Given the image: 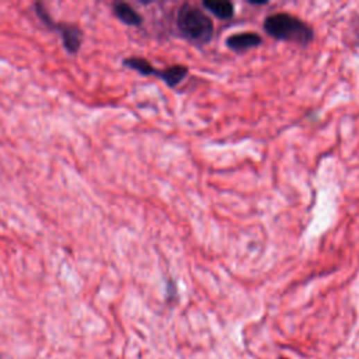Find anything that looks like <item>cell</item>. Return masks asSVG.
Listing matches in <instances>:
<instances>
[{
	"instance_id": "cell-2",
	"label": "cell",
	"mask_w": 359,
	"mask_h": 359,
	"mask_svg": "<svg viewBox=\"0 0 359 359\" xmlns=\"http://www.w3.org/2000/svg\"><path fill=\"white\" fill-rule=\"evenodd\" d=\"M177 28L186 40L197 45L211 42L215 31L211 17L190 3H184L178 9Z\"/></svg>"
},
{
	"instance_id": "cell-6",
	"label": "cell",
	"mask_w": 359,
	"mask_h": 359,
	"mask_svg": "<svg viewBox=\"0 0 359 359\" xmlns=\"http://www.w3.org/2000/svg\"><path fill=\"white\" fill-rule=\"evenodd\" d=\"M187 75H189V68L184 65H173L163 71L156 69L155 72V76L161 79L171 89L177 87L180 83H182Z\"/></svg>"
},
{
	"instance_id": "cell-8",
	"label": "cell",
	"mask_w": 359,
	"mask_h": 359,
	"mask_svg": "<svg viewBox=\"0 0 359 359\" xmlns=\"http://www.w3.org/2000/svg\"><path fill=\"white\" fill-rule=\"evenodd\" d=\"M123 65L125 68H130L135 72H138L142 76H155L156 68L145 58L141 56H130L123 61Z\"/></svg>"
},
{
	"instance_id": "cell-7",
	"label": "cell",
	"mask_w": 359,
	"mask_h": 359,
	"mask_svg": "<svg viewBox=\"0 0 359 359\" xmlns=\"http://www.w3.org/2000/svg\"><path fill=\"white\" fill-rule=\"evenodd\" d=\"M202 6L219 20H230L234 16V5L229 0H204Z\"/></svg>"
},
{
	"instance_id": "cell-1",
	"label": "cell",
	"mask_w": 359,
	"mask_h": 359,
	"mask_svg": "<svg viewBox=\"0 0 359 359\" xmlns=\"http://www.w3.org/2000/svg\"><path fill=\"white\" fill-rule=\"evenodd\" d=\"M264 30L275 40L293 42L301 46H308L315 40V31L306 21L288 13L268 16L264 20Z\"/></svg>"
},
{
	"instance_id": "cell-3",
	"label": "cell",
	"mask_w": 359,
	"mask_h": 359,
	"mask_svg": "<svg viewBox=\"0 0 359 359\" xmlns=\"http://www.w3.org/2000/svg\"><path fill=\"white\" fill-rule=\"evenodd\" d=\"M34 10L38 16V19L42 21V24L49 28L51 31H58L59 35L62 38L64 48L67 49L68 53L76 55L83 44V31L79 26L76 24H69V23H56L48 13L46 8L41 3L37 2L34 5Z\"/></svg>"
},
{
	"instance_id": "cell-4",
	"label": "cell",
	"mask_w": 359,
	"mask_h": 359,
	"mask_svg": "<svg viewBox=\"0 0 359 359\" xmlns=\"http://www.w3.org/2000/svg\"><path fill=\"white\" fill-rule=\"evenodd\" d=\"M263 44V37L257 33H252V31H245V33H237L234 35H230L226 40V45L227 48H230L231 51L242 53L246 52L249 49L257 48Z\"/></svg>"
},
{
	"instance_id": "cell-5",
	"label": "cell",
	"mask_w": 359,
	"mask_h": 359,
	"mask_svg": "<svg viewBox=\"0 0 359 359\" xmlns=\"http://www.w3.org/2000/svg\"><path fill=\"white\" fill-rule=\"evenodd\" d=\"M112 13L119 21L131 27H139L143 23V17L125 2H115L112 5Z\"/></svg>"
}]
</instances>
